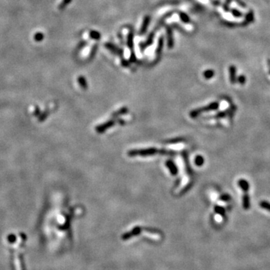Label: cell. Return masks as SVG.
I'll return each instance as SVG.
<instances>
[{"mask_svg": "<svg viewBox=\"0 0 270 270\" xmlns=\"http://www.w3.org/2000/svg\"><path fill=\"white\" fill-rule=\"evenodd\" d=\"M215 212H216L217 213L220 214V215H222V216L224 215L225 210L224 208H222V207H221V206H215Z\"/></svg>", "mask_w": 270, "mask_h": 270, "instance_id": "ba28073f", "label": "cell"}, {"mask_svg": "<svg viewBox=\"0 0 270 270\" xmlns=\"http://www.w3.org/2000/svg\"><path fill=\"white\" fill-rule=\"evenodd\" d=\"M203 75H204V77H205L206 79H210V78H212V77L214 76V71H213L212 70H207V71H206L205 72H204Z\"/></svg>", "mask_w": 270, "mask_h": 270, "instance_id": "52a82bcc", "label": "cell"}, {"mask_svg": "<svg viewBox=\"0 0 270 270\" xmlns=\"http://www.w3.org/2000/svg\"><path fill=\"white\" fill-rule=\"evenodd\" d=\"M71 2V0H63V1H62V2L59 5L58 8H59V10H62V9H64V8H65V7H66V6H67Z\"/></svg>", "mask_w": 270, "mask_h": 270, "instance_id": "5b68a950", "label": "cell"}, {"mask_svg": "<svg viewBox=\"0 0 270 270\" xmlns=\"http://www.w3.org/2000/svg\"><path fill=\"white\" fill-rule=\"evenodd\" d=\"M269 73H270V71H269Z\"/></svg>", "mask_w": 270, "mask_h": 270, "instance_id": "5bb4252c", "label": "cell"}, {"mask_svg": "<svg viewBox=\"0 0 270 270\" xmlns=\"http://www.w3.org/2000/svg\"><path fill=\"white\" fill-rule=\"evenodd\" d=\"M233 14H234V15H235V16H236V17L242 16V14H241V13H239V12L237 11H236V10L233 11Z\"/></svg>", "mask_w": 270, "mask_h": 270, "instance_id": "4fadbf2b", "label": "cell"}, {"mask_svg": "<svg viewBox=\"0 0 270 270\" xmlns=\"http://www.w3.org/2000/svg\"><path fill=\"white\" fill-rule=\"evenodd\" d=\"M243 206L245 210L250 208V197L248 193H245L243 196Z\"/></svg>", "mask_w": 270, "mask_h": 270, "instance_id": "3957f363", "label": "cell"}, {"mask_svg": "<svg viewBox=\"0 0 270 270\" xmlns=\"http://www.w3.org/2000/svg\"><path fill=\"white\" fill-rule=\"evenodd\" d=\"M260 206L263 209H266L267 211L270 212V203L267 201H261L260 203Z\"/></svg>", "mask_w": 270, "mask_h": 270, "instance_id": "277c9868", "label": "cell"}, {"mask_svg": "<svg viewBox=\"0 0 270 270\" xmlns=\"http://www.w3.org/2000/svg\"><path fill=\"white\" fill-rule=\"evenodd\" d=\"M238 185L240 187V188L244 191L245 193H247L249 190V188H250V186H249V182L246 181L244 179H241V180H239L238 182Z\"/></svg>", "mask_w": 270, "mask_h": 270, "instance_id": "6da1fadb", "label": "cell"}, {"mask_svg": "<svg viewBox=\"0 0 270 270\" xmlns=\"http://www.w3.org/2000/svg\"><path fill=\"white\" fill-rule=\"evenodd\" d=\"M91 35H92V37L94 38H98L99 36H100L98 32H91Z\"/></svg>", "mask_w": 270, "mask_h": 270, "instance_id": "7c38bea8", "label": "cell"}, {"mask_svg": "<svg viewBox=\"0 0 270 270\" xmlns=\"http://www.w3.org/2000/svg\"><path fill=\"white\" fill-rule=\"evenodd\" d=\"M44 36L43 33H42V32H38V33H36V35L34 36V40L38 42L42 41V40L44 39Z\"/></svg>", "mask_w": 270, "mask_h": 270, "instance_id": "8992f818", "label": "cell"}, {"mask_svg": "<svg viewBox=\"0 0 270 270\" xmlns=\"http://www.w3.org/2000/svg\"><path fill=\"white\" fill-rule=\"evenodd\" d=\"M203 161H204V160H203V158H202L201 156H198L197 159H196V164L199 166L202 165V164H203Z\"/></svg>", "mask_w": 270, "mask_h": 270, "instance_id": "8fae6325", "label": "cell"}, {"mask_svg": "<svg viewBox=\"0 0 270 270\" xmlns=\"http://www.w3.org/2000/svg\"><path fill=\"white\" fill-rule=\"evenodd\" d=\"M229 71H230V82L232 83H235L236 81H237V69H236V67L233 66V65H231L230 68H229Z\"/></svg>", "mask_w": 270, "mask_h": 270, "instance_id": "7a4b0ae2", "label": "cell"}, {"mask_svg": "<svg viewBox=\"0 0 270 270\" xmlns=\"http://www.w3.org/2000/svg\"><path fill=\"white\" fill-rule=\"evenodd\" d=\"M237 80H238L239 83L242 85L244 84V83H245V81H246V78H245L244 75H240V76L237 78Z\"/></svg>", "mask_w": 270, "mask_h": 270, "instance_id": "9c48e42d", "label": "cell"}, {"mask_svg": "<svg viewBox=\"0 0 270 270\" xmlns=\"http://www.w3.org/2000/svg\"><path fill=\"white\" fill-rule=\"evenodd\" d=\"M230 196L228 195V194H223V195H221V197H220V199H221V200H224V201H228V200H230Z\"/></svg>", "mask_w": 270, "mask_h": 270, "instance_id": "30bf717a", "label": "cell"}]
</instances>
